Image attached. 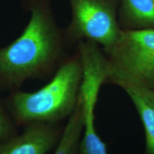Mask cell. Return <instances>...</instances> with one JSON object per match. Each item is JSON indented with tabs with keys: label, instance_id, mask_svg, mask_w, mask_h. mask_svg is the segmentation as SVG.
Segmentation results:
<instances>
[{
	"label": "cell",
	"instance_id": "6da1fadb",
	"mask_svg": "<svg viewBox=\"0 0 154 154\" xmlns=\"http://www.w3.org/2000/svg\"><path fill=\"white\" fill-rule=\"evenodd\" d=\"M21 6L29 20L18 37L0 48V91L9 93L27 81L52 76L66 58L52 0H22Z\"/></svg>",
	"mask_w": 154,
	"mask_h": 154
},
{
	"label": "cell",
	"instance_id": "7a4b0ae2",
	"mask_svg": "<svg viewBox=\"0 0 154 154\" xmlns=\"http://www.w3.org/2000/svg\"><path fill=\"white\" fill-rule=\"evenodd\" d=\"M82 78V60L76 50L47 84L34 91L11 92L5 99L6 106L17 127L34 123L58 124L76 109Z\"/></svg>",
	"mask_w": 154,
	"mask_h": 154
},
{
	"label": "cell",
	"instance_id": "3957f363",
	"mask_svg": "<svg viewBox=\"0 0 154 154\" xmlns=\"http://www.w3.org/2000/svg\"><path fill=\"white\" fill-rule=\"evenodd\" d=\"M107 59L106 83H132L154 90V30L121 31Z\"/></svg>",
	"mask_w": 154,
	"mask_h": 154
},
{
	"label": "cell",
	"instance_id": "277c9868",
	"mask_svg": "<svg viewBox=\"0 0 154 154\" xmlns=\"http://www.w3.org/2000/svg\"><path fill=\"white\" fill-rule=\"evenodd\" d=\"M72 19L63 29L67 47L89 41L106 53L114 45L121 30L118 22L119 0H68Z\"/></svg>",
	"mask_w": 154,
	"mask_h": 154
},
{
	"label": "cell",
	"instance_id": "5b68a950",
	"mask_svg": "<svg viewBox=\"0 0 154 154\" xmlns=\"http://www.w3.org/2000/svg\"><path fill=\"white\" fill-rule=\"evenodd\" d=\"M76 50L83 67L79 102L84 116V131L79 154H109L106 146L100 138L94 123V111L99 90L107 78V59L99 45L89 41L77 44Z\"/></svg>",
	"mask_w": 154,
	"mask_h": 154
},
{
	"label": "cell",
	"instance_id": "8992f818",
	"mask_svg": "<svg viewBox=\"0 0 154 154\" xmlns=\"http://www.w3.org/2000/svg\"><path fill=\"white\" fill-rule=\"evenodd\" d=\"M63 129L58 124L34 123L0 141V154H47L56 148Z\"/></svg>",
	"mask_w": 154,
	"mask_h": 154
},
{
	"label": "cell",
	"instance_id": "52a82bcc",
	"mask_svg": "<svg viewBox=\"0 0 154 154\" xmlns=\"http://www.w3.org/2000/svg\"><path fill=\"white\" fill-rule=\"evenodd\" d=\"M116 85L124 90L139 115L145 131L146 153L154 154V90L126 82Z\"/></svg>",
	"mask_w": 154,
	"mask_h": 154
},
{
	"label": "cell",
	"instance_id": "ba28073f",
	"mask_svg": "<svg viewBox=\"0 0 154 154\" xmlns=\"http://www.w3.org/2000/svg\"><path fill=\"white\" fill-rule=\"evenodd\" d=\"M118 22L122 31L154 30V0H119Z\"/></svg>",
	"mask_w": 154,
	"mask_h": 154
},
{
	"label": "cell",
	"instance_id": "9c48e42d",
	"mask_svg": "<svg viewBox=\"0 0 154 154\" xmlns=\"http://www.w3.org/2000/svg\"><path fill=\"white\" fill-rule=\"evenodd\" d=\"M84 131V116L79 102L74 112L63 128L61 138L53 154H79V148Z\"/></svg>",
	"mask_w": 154,
	"mask_h": 154
},
{
	"label": "cell",
	"instance_id": "30bf717a",
	"mask_svg": "<svg viewBox=\"0 0 154 154\" xmlns=\"http://www.w3.org/2000/svg\"><path fill=\"white\" fill-rule=\"evenodd\" d=\"M18 134L17 126L6 106L5 100L0 96V141Z\"/></svg>",
	"mask_w": 154,
	"mask_h": 154
}]
</instances>
